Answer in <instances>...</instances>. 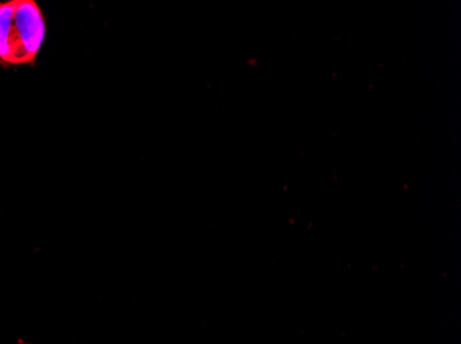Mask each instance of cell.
<instances>
[{
	"instance_id": "6da1fadb",
	"label": "cell",
	"mask_w": 461,
	"mask_h": 344,
	"mask_svg": "<svg viewBox=\"0 0 461 344\" xmlns=\"http://www.w3.org/2000/svg\"><path fill=\"white\" fill-rule=\"evenodd\" d=\"M46 35L45 13L38 2H0V66H35Z\"/></svg>"
},
{
	"instance_id": "7a4b0ae2",
	"label": "cell",
	"mask_w": 461,
	"mask_h": 344,
	"mask_svg": "<svg viewBox=\"0 0 461 344\" xmlns=\"http://www.w3.org/2000/svg\"><path fill=\"white\" fill-rule=\"evenodd\" d=\"M21 343H23V341H21ZM23 344H28V343H23Z\"/></svg>"
}]
</instances>
